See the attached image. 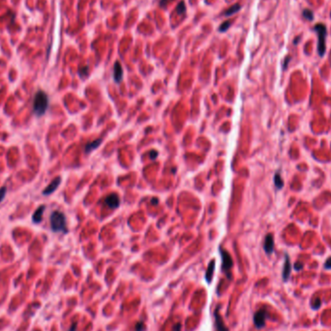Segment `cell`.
Returning a JSON list of instances; mask_svg holds the SVG:
<instances>
[{"label": "cell", "instance_id": "cell-1", "mask_svg": "<svg viewBox=\"0 0 331 331\" xmlns=\"http://www.w3.org/2000/svg\"><path fill=\"white\" fill-rule=\"evenodd\" d=\"M49 107V97L46 92L39 90L33 100V112L37 116H42L46 113Z\"/></svg>", "mask_w": 331, "mask_h": 331}, {"label": "cell", "instance_id": "cell-2", "mask_svg": "<svg viewBox=\"0 0 331 331\" xmlns=\"http://www.w3.org/2000/svg\"><path fill=\"white\" fill-rule=\"evenodd\" d=\"M51 227L52 231L54 232H67V224H66V217L62 212L55 210L53 211L51 217Z\"/></svg>", "mask_w": 331, "mask_h": 331}, {"label": "cell", "instance_id": "cell-3", "mask_svg": "<svg viewBox=\"0 0 331 331\" xmlns=\"http://www.w3.org/2000/svg\"><path fill=\"white\" fill-rule=\"evenodd\" d=\"M314 30L318 34V53L321 57L325 56L326 52V36L327 29L326 25L323 23H317L314 26Z\"/></svg>", "mask_w": 331, "mask_h": 331}, {"label": "cell", "instance_id": "cell-4", "mask_svg": "<svg viewBox=\"0 0 331 331\" xmlns=\"http://www.w3.org/2000/svg\"><path fill=\"white\" fill-rule=\"evenodd\" d=\"M221 257H222V270L227 275L229 279H231V270L233 266V261L231 257L230 253H227L223 248H220Z\"/></svg>", "mask_w": 331, "mask_h": 331}, {"label": "cell", "instance_id": "cell-5", "mask_svg": "<svg viewBox=\"0 0 331 331\" xmlns=\"http://www.w3.org/2000/svg\"><path fill=\"white\" fill-rule=\"evenodd\" d=\"M268 318V312L266 309H259L254 315V323L258 329H261L265 326V321Z\"/></svg>", "mask_w": 331, "mask_h": 331}, {"label": "cell", "instance_id": "cell-6", "mask_svg": "<svg viewBox=\"0 0 331 331\" xmlns=\"http://www.w3.org/2000/svg\"><path fill=\"white\" fill-rule=\"evenodd\" d=\"M214 319H215V331H229V328L226 326L225 322L222 319V316L219 314V307H217V309L214 312Z\"/></svg>", "mask_w": 331, "mask_h": 331}, {"label": "cell", "instance_id": "cell-7", "mask_svg": "<svg viewBox=\"0 0 331 331\" xmlns=\"http://www.w3.org/2000/svg\"><path fill=\"white\" fill-rule=\"evenodd\" d=\"M264 250L267 255H271L274 251V237L271 233H268L264 238Z\"/></svg>", "mask_w": 331, "mask_h": 331}, {"label": "cell", "instance_id": "cell-8", "mask_svg": "<svg viewBox=\"0 0 331 331\" xmlns=\"http://www.w3.org/2000/svg\"><path fill=\"white\" fill-rule=\"evenodd\" d=\"M106 204L112 209H116L120 204V198H119L118 195L115 194V193L108 195L106 198Z\"/></svg>", "mask_w": 331, "mask_h": 331}, {"label": "cell", "instance_id": "cell-9", "mask_svg": "<svg viewBox=\"0 0 331 331\" xmlns=\"http://www.w3.org/2000/svg\"><path fill=\"white\" fill-rule=\"evenodd\" d=\"M60 183H61V177L58 176L56 178H54L53 180L45 188V190L43 191V195L44 196H50L51 194H52V193L57 189V187L60 185Z\"/></svg>", "mask_w": 331, "mask_h": 331}, {"label": "cell", "instance_id": "cell-10", "mask_svg": "<svg viewBox=\"0 0 331 331\" xmlns=\"http://www.w3.org/2000/svg\"><path fill=\"white\" fill-rule=\"evenodd\" d=\"M292 273V264H291V260H289V257L288 255L286 254V259H285V264H284V267H283V281L287 282L289 279V276H291Z\"/></svg>", "mask_w": 331, "mask_h": 331}, {"label": "cell", "instance_id": "cell-11", "mask_svg": "<svg viewBox=\"0 0 331 331\" xmlns=\"http://www.w3.org/2000/svg\"><path fill=\"white\" fill-rule=\"evenodd\" d=\"M113 79L116 84L121 82L123 79V68L120 62L116 61L113 66Z\"/></svg>", "mask_w": 331, "mask_h": 331}, {"label": "cell", "instance_id": "cell-12", "mask_svg": "<svg viewBox=\"0 0 331 331\" xmlns=\"http://www.w3.org/2000/svg\"><path fill=\"white\" fill-rule=\"evenodd\" d=\"M45 208H46L45 205H41V206H39V207L36 209V211L34 212V214H33V216H32V220H33V222L35 223V224H39V223L42 222Z\"/></svg>", "mask_w": 331, "mask_h": 331}, {"label": "cell", "instance_id": "cell-13", "mask_svg": "<svg viewBox=\"0 0 331 331\" xmlns=\"http://www.w3.org/2000/svg\"><path fill=\"white\" fill-rule=\"evenodd\" d=\"M215 270V259H212L207 267V270L205 272V280L207 282V284H210L212 278H213V273Z\"/></svg>", "mask_w": 331, "mask_h": 331}, {"label": "cell", "instance_id": "cell-14", "mask_svg": "<svg viewBox=\"0 0 331 331\" xmlns=\"http://www.w3.org/2000/svg\"><path fill=\"white\" fill-rule=\"evenodd\" d=\"M102 143V139H98V140H95L91 142H88L86 145H85V152L86 153H90L91 151H93L94 149H96L97 147H99L101 145Z\"/></svg>", "mask_w": 331, "mask_h": 331}, {"label": "cell", "instance_id": "cell-15", "mask_svg": "<svg viewBox=\"0 0 331 331\" xmlns=\"http://www.w3.org/2000/svg\"><path fill=\"white\" fill-rule=\"evenodd\" d=\"M240 10H241V5L238 4V3H237V4H234V5H232L231 7H230L229 9L226 10V11L224 12V16L227 17V16L234 15V14L237 13V12H239Z\"/></svg>", "mask_w": 331, "mask_h": 331}, {"label": "cell", "instance_id": "cell-16", "mask_svg": "<svg viewBox=\"0 0 331 331\" xmlns=\"http://www.w3.org/2000/svg\"><path fill=\"white\" fill-rule=\"evenodd\" d=\"M274 183L277 189H282L284 187V181H283V178L281 176V174L279 172H276L275 176H274Z\"/></svg>", "mask_w": 331, "mask_h": 331}, {"label": "cell", "instance_id": "cell-17", "mask_svg": "<svg viewBox=\"0 0 331 331\" xmlns=\"http://www.w3.org/2000/svg\"><path fill=\"white\" fill-rule=\"evenodd\" d=\"M302 17L309 22H312L314 20V12L311 9H304L302 11Z\"/></svg>", "mask_w": 331, "mask_h": 331}, {"label": "cell", "instance_id": "cell-18", "mask_svg": "<svg viewBox=\"0 0 331 331\" xmlns=\"http://www.w3.org/2000/svg\"><path fill=\"white\" fill-rule=\"evenodd\" d=\"M176 12L178 15H184L186 13V5L184 1H180L176 7Z\"/></svg>", "mask_w": 331, "mask_h": 331}, {"label": "cell", "instance_id": "cell-19", "mask_svg": "<svg viewBox=\"0 0 331 331\" xmlns=\"http://www.w3.org/2000/svg\"><path fill=\"white\" fill-rule=\"evenodd\" d=\"M231 25V22H230V20H227V22H223L222 24L220 25L219 31H220V32H225V31H227V29L230 28Z\"/></svg>", "mask_w": 331, "mask_h": 331}, {"label": "cell", "instance_id": "cell-20", "mask_svg": "<svg viewBox=\"0 0 331 331\" xmlns=\"http://www.w3.org/2000/svg\"><path fill=\"white\" fill-rule=\"evenodd\" d=\"M146 326L142 321H139L137 322V325L135 326V331H145Z\"/></svg>", "mask_w": 331, "mask_h": 331}, {"label": "cell", "instance_id": "cell-21", "mask_svg": "<svg viewBox=\"0 0 331 331\" xmlns=\"http://www.w3.org/2000/svg\"><path fill=\"white\" fill-rule=\"evenodd\" d=\"M321 306V298H319V297H317L314 301H313V303H312V308L314 309V310H318V309H320V307Z\"/></svg>", "mask_w": 331, "mask_h": 331}, {"label": "cell", "instance_id": "cell-22", "mask_svg": "<svg viewBox=\"0 0 331 331\" xmlns=\"http://www.w3.org/2000/svg\"><path fill=\"white\" fill-rule=\"evenodd\" d=\"M6 193H7V188L6 187H1L0 188V202H1L5 196H6Z\"/></svg>", "mask_w": 331, "mask_h": 331}, {"label": "cell", "instance_id": "cell-23", "mask_svg": "<svg viewBox=\"0 0 331 331\" xmlns=\"http://www.w3.org/2000/svg\"><path fill=\"white\" fill-rule=\"evenodd\" d=\"M293 267H294V269H295L296 271H299V270H301L302 268H303V264H301V263H299V261H297V263L294 264Z\"/></svg>", "mask_w": 331, "mask_h": 331}, {"label": "cell", "instance_id": "cell-24", "mask_svg": "<svg viewBox=\"0 0 331 331\" xmlns=\"http://www.w3.org/2000/svg\"><path fill=\"white\" fill-rule=\"evenodd\" d=\"M325 269H331V257L328 258L325 263Z\"/></svg>", "mask_w": 331, "mask_h": 331}, {"label": "cell", "instance_id": "cell-25", "mask_svg": "<svg viewBox=\"0 0 331 331\" xmlns=\"http://www.w3.org/2000/svg\"><path fill=\"white\" fill-rule=\"evenodd\" d=\"M291 59H292V57L289 56V55H288V56H287V57H286L285 62H284V66H283V69H284V70H286V69L288 68V64L289 63V61H291Z\"/></svg>", "mask_w": 331, "mask_h": 331}, {"label": "cell", "instance_id": "cell-26", "mask_svg": "<svg viewBox=\"0 0 331 331\" xmlns=\"http://www.w3.org/2000/svg\"><path fill=\"white\" fill-rule=\"evenodd\" d=\"M170 1V0H161L160 1V7H162V8H164V7H166L168 5V3Z\"/></svg>", "mask_w": 331, "mask_h": 331}, {"label": "cell", "instance_id": "cell-27", "mask_svg": "<svg viewBox=\"0 0 331 331\" xmlns=\"http://www.w3.org/2000/svg\"><path fill=\"white\" fill-rule=\"evenodd\" d=\"M181 329V325L180 323H177V325H175L174 326V331H180Z\"/></svg>", "mask_w": 331, "mask_h": 331}, {"label": "cell", "instance_id": "cell-28", "mask_svg": "<svg viewBox=\"0 0 331 331\" xmlns=\"http://www.w3.org/2000/svg\"><path fill=\"white\" fill-rule=\"evenodd\" d=\"M300 40H301L300 37H296V38L294 39V41H293V45H294V46H297L298 43L300 42Z\"/></svg>", "mask_w": 331, "mask_h": 331}, {"label": "cell", "instance_id": "cell-29", "mask_svg": "<svg viewBox=\"0 0 331 331\" xmlns=\"http://www.w3.org/2000/svg\"><path fill=\"white\" fill-rule=\"evenodd\" d=\"M76 329H77V323H73V325H72V326H71V328L70 329H69L68 331H76Z\"/></svg>", "mask_w": 331, "mask_h": 331}, {"label": "cell", "instance_id": "cell-30", "mask_svg": "<svg viewBox=\"0 0 331 331\" xmlns=\"http://www.w3.org/2000/svg\"><path fill=\"white\" fill-rule=\"evenodd\" d=\"M157 152H156V151H152V152H151V154H150V158H151V159H155V158H156V156H157Z\"/></svg>", "mask_w": 331, "mask_h": 331}]
</instances>
